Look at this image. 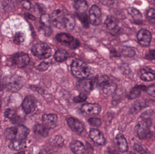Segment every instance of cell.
Here are the masks:
<instances>
[{"label": "cell", "mask_w": 155, "mask_h": 154, "mask_svg": "<svg viewBox=\"0 0 155 154\" xmlns=\"http://www.w3.org/2000/svg\"><path fill=\"white\" fill-rule=\"evenodd\" d=\"M153 111L147 110L139 117L135 127V131L137 137L141 140L147 139L151 137L150 130L152 125Z\"/></svg>", "instance_id": "cell-1"}, {"label": "cell", "mask_w": 155, "mask_h": 154, "mask_svg": "<svg viewBox=\"0 0 155 154\" xmlns=\"http://www.w3.org/2000/svg\"><path fill=\"white\" fill-rule=\"evenodd\" d=\"M71 68L72 74L80 80L89 78L94 73L91 67L79 59L74 60L71 64Z\"/></svg>", "instance_id": "cell-2"}, {"label": "cell", "mask_w": 155, "mask_h": 154, "mask_svg": "<svg viewBox=\"0 0 155 154\" xmlns=\"http://www.w3.org/2000/svg\"><path fill=\"white\" fill-rule=\"evenodd\" d=\"M29 129L24 126L17 125L5 130V138L11 141H25L29 134Z\"/></svg>", "instance_id": "cell-3"}, {"label": "cell", "mask_w": 155, "mask_h": 154, "mask_svg": "<svg viewBox=\"0 0 155 154\" xmlns=\"http://www.w3.org/2000/svg\"><path fill=\"white\" fill-rule=\"evenodd\" d=\"M25 80L24 78L17 74L7 76L4 79L5 87L12 92H17L23 86Z\"/></svg>", "instance_id": "cell-4"}, {"label": "cell", "mask_w": 155, "mask_h": 154, "mask_svg": "<svg viewBox=\"0 0 155 154\" xmlns=\"http://www.w3.org/2000/svg\"><path fill=\"white\" fill-rule=\"evenodd\" d=\"M31 52L36 58L41 59L48 58L52 54L51 48L46 43L39 42L33 45Z\"/></svg>", "instance_id": "cell-5"}, {"label": "cell", "mask_w": 155, "mask_h": 154, "mask_svg": "<svg viewBox=\"0 0 155 154\" xmlns=\"http://www.w3.org/2000/svg\"><path fill=\"white\" fill-rule=\"evenodd\" d=\"M55 38L58 42L71 49H75L80 45L79 40L70 33H58L55 36Z\"/></svg>", "instance_id": "cell-6"}, {"label": "cell", "mask_w": 155, "mask_h": 154, "mask_svg": "<svg viewBox=\"0 0 155 154\" xmlns=\"http://www.w3.org/2000/svg\"><path fill=\"white\" fill-rule=\"evenodd\" d=\"M66 14L61 10L53 11L50 15L51 24L57 29L65 28Z\"/></svg>", "instance_id": "cell-7"}, {"label": "cell", "mask_w": 155, "mask_h": 154, "mask_svg": "<svg viewBox=\"0 0 155 154\" xmlns=\"http://www.w3.org/2000/svg\"><path fill=\"white\" fill-rule=\"evenodd\" d=\"M89 23L94 26H98L102 21V12L98 6L94 5L90 7L88 14Z\"/></svg>", "instance_id": "cell-8"}, {"label": "cell", "mask_w": 155, "mask_h": 154, "mask_svg": "<svg viewBox=\"0 0 155 154\" xmlns=\"http://www.w3.org/2000/svg\"><path fill=\"white\" fill-rule=\"evenodd\" d=\"M95 86L94 78L80 80L77 83L78 90L80 93L87 95L94 89Z\"/></svg>", "instance_id": "cell-9"}, {"label": "cell", "mask_w": 155, "mask_h": 154, "mask_svg": "<svg viewBox=\"0 0 155 154\" xmlns=\"http://www.w3.org/2000/svg\"><path fill=\"white\" fill-rule=\"evenodd\" d=\"M106 25L107 31L113 35H116L120 30L119 23L116 19L112 15L107 16L105 21Z\"/></svg>", "instance_id": "cell-10"}, {"label": "cell", "mask_w": 155, "mask_h": 154, "mask_svg": "<svg viewBox=\"0 0 155 154\" xmlns=\"http://www.w3.org/2000/svg\"><path fill=\"white\" fill-rule=\"evenodd\" d=\"M137 39L139 44L142 47H147L152 41L151 32L146 29H141L137 33Z\"/></svg>", "instance_id": "cell-11"}, {"label": "cell", "mask_w": 155, "mask_h": 154, "mask_svg": "<svg viewBox=\"0 0 155 154\" xmlns=\"http://www.w3.org/2000/svg\"><path fill=\"white\" fill-rule=\"evenodd\" d=\"M81 111L87 116L97 115L101 112V107L98 104L87 103L82 106Z\"/></svg>", "instance_id": "cell-12"}, {"label": "cell", "mask_w": 155, "mask_h": 154, "mask_svg": "<svg viewBox=\"0 0 155 154\" xmlns=\"http://www.w3.org/2000/svg\"><path fill=\"white\" fill-rule=\"evenodd\" d=\"M40 24L41 28L44 31L45 34L47 37L51 35L52 30L51 29V22L50 15L47 14H42L40 17Z\"/></svg>", "instance_id": "cell-13"}, {"label": "cell", "mask_w": 155, "mask_h": 154, "mask_svg": "<svg viewBox=\"0 0 155 154\" xmlns=\"http://www.w3.org/2000/svg\"><path fill=\"white\" fill-rule=\"evenodd\" d=\"M30 62V57L25 53H18L14 56L12 60L13 64L20 68L25 67L29 64Z\"/></svg>", "instance_id": "cell-14"}, {"label": "cell", "mask_w": 155, "mask_h": 154, "mask_svg": "<svg viewBox=\"0 0 155 154\" xmlns=\"http://www.w3.org/2000/svg\"><path fill=\"white\" fill-rule=\"evenodd\" d=\"M89 137L96 144L103 146L105 144V139L101 131L96 128H92L89 131Z\"/></svg>", "instance_id": "cell-15"}, {"label": "cell", "mask_w": 155, "mask_h": 154, "mask_svg": "<svg viewBox=\"0 0 155 154\" xmlns=\"http://www.w3.org/2000/svg\"><path fill=\"white\" fill-rule=\"evenodd\" d=\"M36 101L32 96H27L22 104V107L26 114H29L34 111L36 108Z\"/></svg>", "instance_id": "cell-16"}, {"label": "cell", "mask_w": 155, "mask_h": 154, "mask_svg": "<svg viewBox=\"0 0 155 154\" xmlns=\"http://www.w3.org/2000/svg\"><path fill=\"white\" fill-rule=\"evenodd\" d=\"M67 123L70 128L77 134L81 135L84 131V126L82 123L74 118L70 117L67 119Z\"/></svg>", "instance_id": "cell-17"}, {"label": "cell", "mask_w": 155, "mask_h": 154, "mask_svg": "<svg viewBox=\"0 0 155 154\" xmlns=\"http://www.w3.org/2000/svg\"><path fill=\"white\" fill-rule=\"evenodd\" d=\"M58 119V116L55 114H45L42 118L43 124L50 129L55 126Z\"/></svg>", "instance_id": "cell-18"}, {"label": "cell", "mask_w": 155, "mask_h": 154, "mask_svg": "<svg viewBox=\"0 0 155 154\" xmlns=\"http://www.w3.org/2000/svg\"><path fill=\"white\" fill-rule=\"evenodd\" d=\"M115 143L119 151L122 152H126L128 150V145L127 141L124 135L119 134L115 138Z\"/></svg>", "instance_id": "cell-19"}, {"label": "cell", "mask_w": 155, "mask_h": 154, "mask_svg": "<svg viewBox=\"0 0 155 154\" xmlns=\"http://www.w3.org/2000/svg\"><path fill=\"white\" fill-rule=\"evenodd\" d=\"M70 149L74 154H84L85 146L83 143L78 140L73 141L70 145Z\"/></svg>", "instance_id": "cell-20"}, {"label": "cell", "mask_w": 155, "mask_h": 154, "mask_svg": "<svg viewBox=\"0 0 155 154\" xmlns=\"http://www.w3.org/2000/svg\"><path fill=\"white\" fill-rule=\"evenodd\" d=\"M49 130L50 128L43 124H37L35 127L34 133L39 137L45 138L49 134Z\"/></svg>", "instance_id": "cell-21"}, {"label": "cell", "mask_w": 155, "mask_h": 154, "mask_svg": "<svg viewBox=\"0 0 155 154\" xmlns=\"http://www.w3.org/2000/svg\"><path fill=\"white\" fill-rule=\"evenodd\" d=\"M127 12L132 16L134 22L137 24H141L143 22L142 14L137 9L134 7H129L127 9Z\"/></svg>", "instance_id": "cell-22"}, {"label": "cell", "mask_w": 155, "mask_h": 154, "mask_svg": "<svg viewBox=\"0 0 155 154\" xmlns=\"http://www.w3.org/2000/svg\"><path fill=\"white\" fill-rule=\"evenodd\" d=\"M141 79L145 81H151L155 79L154 71L149 68H144L141 71L140 77Z\"/></svg>", "instance_id": "cell-23"}, {"label": "cell", "mask_w": 155, "mask_h": 154, "mask_svg": "<svg viewBox=\"0 0 155 154\" xmlns=\"http://www.w3.org/2000/svg\"><path fill=\"white\" fill-rule=\"evenodd\" d=\"M147 87L144 85H137L132 89L128 96L129 99H134L139 97L141 96L142 91L147 90Z\"/></svg>", "instance_id": "cell-24"}, {"label": "cell", "mask_w": 155, "mask_h": 154, "mask_svg": "<svg viewBox=\"0 0 155 154\" xmlns=\"http://www.w3.org/2000/svg\"><path fill=\"white\" fill-rule=\"evenodd\" d=\"M74 7L77 13H86L88 8V5L85 1H76L74 3Z\"/></svg>", "instance_id": "cell-25"}, {"label": "cell", "mask_w": 155, "mask_h": 154, "mask_svg": "<svg viewBox=\"0 0 155 154\" xmlns=\"http://www.w3.org/2000/svg\"><path fill=\"white\" fill-rule=\"evenodd\" d=\"M69 56V53L65 50L59 49L55 52L54 58L57 62H63L68 58Z\"/></svg>", "instance_id": "cell-26"}, {"label": "cell", "mask_w": 155, "mask_h": 154, "mask_svg": "<svg viewBox=\"0 0 155 154\" xmlns=\"http://www.w3.org/2000/svg\"><path fill=\"white\" fill-rule=\"evenodd\" d=\"M75 20L73 16L71 14H66L65 16V28L69 31H72L75 28Z\"/></svg>", "instance_id": "cell-27"}, {"label": "cell", "mask_w": 155, "mask_h": 154, "mask_svg": "<svg viewBox=\"0 0 155 154\" xmlns=\"http://www.w3.org/2000/svg\"><path fill=\"white\" fill-rule=\"evenodd\" d=\"M117 88V85L116 84L109 82L103 86V91L106 95H110L114 93Z\"/></svg>", "instance_id": "cell-28"}, {"label": "cell", "mask_w": 155, "mask_h": 154, "mask_svg": "<svg viewBox=\"0 0 155 154\" xmlns=\"http://www.w3.org/2000/svg\"><path fill=\"white\" fill-rule=\"evenodd\" d=\"M146 106V104L142 100L136 101L132 105L130 112L132 114H136L140 112L142 109Z\"/></svg>", "instance_id": "cell-29"}, {"label": "cell", "mask_w": 155, "mask_h": 154, "mask_svg": "<svg viewBox=\"0 0 155 154\" xmlns=\"http://www.w3.org/2000/svg\"><path fill=\"white\" fill-rule=\"evenodd\" d=\"M119 52L123 56L131 58L135 54V52L132 48L126 46H122L119 48Z\"/></svg>", "instance_id": "cell-30"}, {"label": "cell", "mask_w": 155, "mask_h": 154, "mask_svg": "<svg viewBox=\"0 0 155 154\" xmlns=\"http://www.w3.org/2000/svg\"><path fill=\"white\" fill-rule=\"evenodd\" d=\"M94 79L95 86L97 85L103 87L105 84L110 82V79L107 76H97L94 77Z\"/></svg>", "instance_id": "cell-31"}, {"label": "cell", "mask_w": 155, "mask_h": 154, "mask_svg": "<svg viewBox=\"0 0 155 154\" xmlns=\"http://www.w3.org/2000/svg\"><path fill=\"white\" fill-rule=\"evenodd\" d=\"M25 146V141H11L9 145L10 149L15 151L22 149Z\"/></svg>", "instance_id": "cell-32"}, {"label": "cell", "mask_w": 155, "mask_h": 154, "mask_svg": "<svg viewBox=\"0 0 155 154\" xmlns=\"http://www.w3.org/2000/svg\"><path fill=\"white\" fill-rule=\"evenodd\" d=\"M76 15L79 20L84 25V27L87 28L89 27V19H88V16L87 14L86 13H76Z\"/></svg>", "instance_id": "cell-33"}, {"label": "cell", "mask_w": 155, "mask_h": 154, "mask_svg": "<svg viewBox=\"0 0 155 154\" xmlns=\"http://www.w3.org/2000/svg\"><path fill=\"white\" fill-rule=\"evenodd\" d=\"M25 39V35L23 33L19 32L15 34L14 37V42L15 44L20 45L24 41Z\"/></svg>", "instance_id": "cell-34"}, {"label": "cell", "mask_w": 155, "mask_h": 154, "mask_svg": "<svg viewBox=\"0 0 155 154\" xmlns=\"http://www.w3.org/2000/svg\"><path fill=\"white\" fill-rule=\"evenodd\" d=\"M147 18L148 21L152 24L155 25V9L150 8L147 13Z\"/></svg>", "instance_id": "cell-35"}, {"label": "cell", "mask_w": 155, "mask_h": 154, "mask_svg": "<svg viewBox=\"0 0 155 154\" xmlns=\"http://www.w3.org/2000/svg\"><path fill=\"white\" fill-rule=\"evenodd\" d=\"M51 143L56 146H61L64 143V139L61 136H55L51 139Z\"/></svg>", "instance_id": "cell-36"}, {"label": "cell", "mask_w": 155, "mask_h": 154, "mask_svg": "<svg viewBox=\"0 0 155 154\" xmlns=\"http://www.w3.org/2000/svg\"><path fill=\"white\" fill-rule=\"evenodd\" d=\"M87 99V95L84 93H80L79 95L74 97L73 101L74 103H80L84 102Z\"/></svg>", "instance_id": "cell-37"}, {"label": "cell", "mask_w": 155, "mask_h": 154, "mask_svg": "<svg viewBox=\"0 0 155 154\" xmlns=\"http://www.w3.org/2000/svg\"><path fill=\"white\" fill-rule=\"evenodd\" d=\"M88 122L90 125L92 126L97 127L101 124V120L99 118H91L88 119Z\"/></svg>", "instance_id": "cell-38"}, {"label": "cell", "mask_w": 155, "mask_h": 154, "mask_svg": "<svg viewBox=\"0 0 155 154\" xmlns=\"http://www.w3.org/2000/svg\"><path fill=\"white\" fill-rule=\"evenodd\" d=\"M49 67H50V64L49 62L43 61L38 65L37 67V69L41 71H44L47 70Z\"/></svg>", "instance_id": "cell-39"}, {"label": "cell", "mask_w": 155, "mask_h": 154, "mask_svg": "<svg viewBox=\"0 0 155 154\" xmlns=\"http://www.w3.org/2000/svg\"><path fill=\"white\" fill-rule=\"evenodd\" d=\"M144 58L148 60H153L155 59V49L150 50L146 54Z\"/></svg>", "instance_id": "cell-40"}, {"label": "cell", "mask_w": 155, "mask_h": 154, "mask_svg": "<svg viewBox=\"0 0 155 154\" xmlns=\"http://www.w3.org/2000/svg\"><path fill=\"white\" fill-rule=\"evenodd\" d=\"M134 149L135 151L141 154H144L147 153L146 150L141 145L136 144L134 146Z\"/></svg>", "instance_id": "cell-41"}, {"label": "cell", "mask_w": 155, "mask_h": 154, "mask_svg": "<svg viewBox=\"0 0 155 154\" xmlns=\"http://www.w3.org/2000/svg\"><path fill=\"white\" fill-rule=\"evenodd\" d=\"M147 92L151 96L155 97V85H151L147 89Z\"/></svg>", "instance_id": "cell-42"}, {"label": "cell", "mask_w": 155, "mask_h": 154, "mask_svg": "<svg viewBox=\"0 0 155 154\" xmlns=\"http://www.w3.org/2000/svg\"><path fill=\"white\" fill-rule=\"evenodd\" d=\"M100 2L101 3L104 5H107V6H110L114 4V1H100Z\"/></svg>", "instance_id": "cell-43"}, {"label": "cell", "mask_w": 155, "mask_h": 154, "mask_svg": "<svg viewBox=\"0 0 155 154\" xmlns=\"http://www.w3.org/2000/svg\"><path fill=\"white\" fill-rule=\"evenodd\" d=\"M23 5L24 8L25 9H30L31 8V4L30 2H27V1H25L23 2Z\"/></svg>", "instance_id": "cell-44"}, {"label": "cell", "mask_w": 155, "mask_h": 154, "mask_svg": "<svg viewBox=\"0 0 155 154\" xmlns=\"http://www.w3.org/2000/svg\"><path fill=\"white\" fill-rule=\"evenodd\" d=\"M27 16L29 19H31V20H35V17L34 15H32L31 14H27Z\"/></svg>", "instance_id": "cell-45"}, {"label": "cell", "mask_w": 155, "mask_h": 154, "mask_svg": "<svg viewBox=\"0 0 155 154\" xmlns=\"http://www.w3.org/2000/svg\"><path fill=\"white\" fill-rule=\"evenodd\" d=\"M104 154H112L111 153H110V152H105L104 153Z\"/></svg>", "instance_id": "cell-46"}, {"label": "cell", "mask_w": 155, "mask_h": 154, "mask_svg": "<svg viewBox=\"0 0 155 154\" xmlns=\"http://www.w3.org/2000/svg\"><path fill=\"white\" fill-rule=\"evenodd\" d=\"M127 154H136L135 153L133 152H129Z\"/></svg>", "instance_id": "cell-47"}, {"label": "cell", "mask_w": 155, "mask_h": 154, "mask_svg": "<svg viewBox=\"0 0 155 154\" xmlns=\"http://www.w3.org/2000/svg\"><path fill=\"white\" fill-rule=\"evenodd\" d=\"M154 129H155V127H154Z\"/></svg>", "instance_id": "cell-48"}, {"label": "cell", "mask_w": 155, "mask_h": 154, "mask_svg": "<svg viewBox=\"0 0 155 154\" xmlns=\"http://www.w3.org/2000/svg\"></svg>", "instance_id": "cell-49"}]
</instances>
